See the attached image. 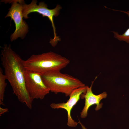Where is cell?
Segmentation results:
<instances>
[{"mask_svg": "<svg viewBox=\"0 0 129 129\" xmlns=\"http://www.w3.org/2000/svg\"><path fill=\"white\" fill-rule=\"evenodd\" d=\"M44 84L50 91L57 94H64L69 96L74 90L86 86L78 79L60 71L50 72L41 75Z\"/></svg>", "mask_w": 129, "mask_h": 129, "instance_id": "cell-3", "label": "cell"}, {"mask_svg": "<svg viewBox=\"0 0 129 129\" xmlns=\"http://www.w3.org/2000/svg\"><path fill=\"white\" fill-rule=\"evenodd\" d=\"M95 80L91 82L90 86L89 87L86 86V92L82 94L80 97L85 99L84 107L80 113V117L82 118L86 117L88 114V110L90 107L92 105H96L95 110L98 111L101 108L103 103H100L102 99L106 98L107 94L106 92H104L98 95H96L93 93L92 88L94 82Z\"/></svg>", "mask_w": 129, "mask_h": 129, "instance_id": "cell-8", "label": "cell"}, {"mask_svg": "<svg viewBox=\"0 0 129 129\" xmlns=\"http://www.w3.org/2000/svg\"><path fill=\"white\" fill-rule=\"evenodd\" d=\"M6 77L3 73L1 68H0V104L4 105V93L7 83L6 82Z\"/></svg>", "mask_w": 129, "mask_h": 129, "instance_id": "cell-9", "label": "cell"}, {"mask_svg": "<svg viewBox=\"0 0 129 129\" xmlns=\"http://www.w3.org/2000/svg\"><path fill=\"white\" fill-rule=\"evenodd\" d=\"M25 85L27 91L33 99H43L50 91L45 85L40 74L25 70Z\"/></svg>", "mask_w": 129, "mask_h": 129, "instance_id": "cell-6", "label": "cell"}, {"mask_svg": "<svg viewBox=\"0 0 129 129\" xmlns=\"http://www.w3.org/2000/svg\"><path fill=\"white\" fill-rule=\"evenodd\" d=\"M8 109L7 108H3L0 107V115L8 111Z\"/></svg>", "mask_w": 129, "mask_h": 129, "instance_id": "cell-11", "label": "cell"}, {"mask_svg": "<svg viewBox=\"0 0 129 129\" xmlns=\"http://www.w3.org/2000/svg\"><path fill=\"white\" fill-rule=\"evenodd\" d=\"M26 70L42 74L47 72L60 71L69 63L67 58L52 51L33 54L27 59L22 60Z\"/></svg>", "mask_w": 129, "mask_h": 129, "instance_id": "cell-2", "label": "cell"}, {"mask_svg": "<svg viewBox=\"0 0 129 129\" xmlns=\"http://www.w3.org/2000/svg\"><path fill=\"white\" fill-rule=\"evenodd\" d=\"M86 86L77 88L73 90L70 95L68 100L65 103H52L50 107L54 109L62 108L66 110L67 112L68 121L67 125L69 127H75L78 122L75 121L72 118L71 115V111L74 106L80 99L81 95L86 92Z\"/></svg>", "mask_w": 129, "mask_h": 129, "instance_id": "cell-7", "label": "cell"}, {"mask_svg": "<svg viewBox=\"0 0 129 129\" xmlns=\"http://www.w3.org/2000/svg\"><path fill=\"white\" fill-rule=\"evenodd\" d=\"M111 9L113 11H119L126 14L128 16L129 18V11H125L113 9ZM112 32L113 33L114 37L115 38L119 41H124L128 43H129V28L122 34H119L117 32L113 31Z\"/></svg>", "mask_w": 129, "mask_h": 129, "instance_id": "cell-10", "label": "cell"}, {"mask_svg": "<svg viewBox=\"0 0 129 129\" xmlns=\"http://www.w3.org/2000/svg\"><path fill=\"white\" fill-rule=\"evenodd\" d=\"M22 0H12L9 1L11 6L5 18L10 17L13 21L15 25V30L10 37L11 42L19 38L24 39L28 32L27 24L23 19L22 10Z\"/></svg>", "mask_w": 129, "mask_h": 129, "instance_id": "cell-5", "label": "cell"}, {"mask_svg": "<svg viewBox=\"0 0 129 129\" xmlns=\"http://www.w3.org/2000/svg\"><path fill=\"white\" fill-rule=\"evenodd\" d=\"M37 0H32L30 4H27L24 3V0H22L23 17L25 19L28 18V15L32 12H37L41 15L43 17H47L51 22L54 35V38L50 39L49 43L52 46H55L60 39L59 36H57L56 28L54 23V17L59 15L60 10L62 7L60 5H57L55 8L49 9L47 8V4L44 2H40L37 5Z\"/></svg>", "mask_w": 129, "mask_h": 129, "instance_id": "cell-4", "label": "cell"}, {"mask_svg": "<svg viewBox=\"0 0 129 129\" xmlns=\"http://www.w3.org/2000/svg\"><path fill=\"white\" fill-rule=\"evenodd\" d=\"M1 64L5 75L19 101L32 109L33 100L29 95L25 85V69L20 56L13 50L11 45L5 44L1 51Z\"/></svg>", "mask_w": 129, "mask_h": 129, "instance_id": "cell-1", "label": "cell"}, {"mask_svg": "<svg viewBox=\"0 0 129 129\" xmlns=\"http://www.w3.org/2000/svg\"><path fill=\"white\" fill-rule=\"evenodd\" d=\"M78 123L80 124L81 125V128L82 129H87L80 122V121L79 120V121L78 122Z\"/></svg>", "mask_w": 129, "mask_h": 129, "instance_id": "cell-12", "label": "cell"}]
</instances>
